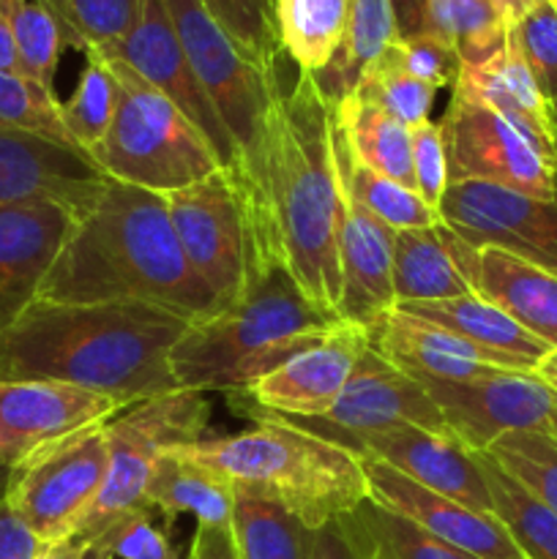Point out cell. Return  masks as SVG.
I'll use <instances>...</instances> for the list:
<instances>
[{
  "mask_svg": "<svg viewBox=\"0 0 557 559\" xmlns=\"http://www.w3.org/2000/svg\"><path fill=\"white\" fill-rule=\"evenodd\" d=\"M424 33L451 44L462 66H475L502 49L508 22L495 0H429Z\"/></svg>",
  "mask_w": 557,
  "mask_h": 559,
  "instance_id": "d6a6232c",
  "label": "cell"
},
{
  "mask_svg": "<svg viewBox=\"0 0 557 559\" xmlns=\"http://www.w3.org/2000/svg\"><path fill=\"white\" fill-rule=\"evenodd\" d=\"M208 420L211 404L205 393L186 388L145 399L109 420L104 426L109 451L107 475L76 538L93 544L118 519L134 511H151L145 495L158 459L169 448L202 440Z\"/></svg>",
  "mask_w": 557,
  "mask_h": 559,
  "instance_id": "52a82bcc",
  "label": "cell"
},
{
  "mask_svg": "<svg viewBox=\"0 0 557 559\" xmlns=\"http://www.w3.org/2000/svg\"><path fill=\"white\" fill-rule=\"evenodd\" d=\"M123 409L115 399L66 382H0V462L9 469L47 448L98 429Z\"/></svg>",
  "mask_w": 557,
  "mask_h": 559,
  "instance_id": "5bb4252c",
  "label": "cell"
},
{
  "mask_svg": "<svg viewBox=\"0 0 557 559\" xmlns=\"http://www.w3.org/2000/svg\"><path fill=\"white\" fill-rule=\"evenodd\" d=\"M366 347L369 331L342 320L320 344L284 360L246 391H235V399H240L246 413L254 415L320 418L344 391Z\"/></svg>",
  "mask_w": 557,
  "mask_h": 559,
  "instance_id": "9a60e30c",
  "label": "cell"
},
{
  "mask_svg": "<svg viewBox=\"0 0 557 559\" xmlns=\"http://www.w3.org/2000/svg\"><path fill=\"white\" fill-rule=\"evenodd\" d=\"M38 300L147 304L191 320L218 311L213 293L180 251L164 194L112 178L76 216Z\"/></svg>",
  "mask_w": 557,
  "mask_h": 559,
  "instance_id": "7a4b0ae2",
  "label": "cell"
},
{
  "mask_svg": "<svg viewBox=\"0 0 557 559\" xmlns=\"http://www.w3.org/2000/svg\"><path fill=\"white\" fill-rule=\"evenodd\" d=\"M495 3H497V9H500L502 20H506L508 27H511L513 22H517L519 16H522L524 11L535 3V0H495Z\"/></svg>",
  "mask_w": 557,
  "mask_h": 559,
  "instance_id": "11a10c76",
  "label": "cell"
},
{
  "mask_svg": "<svg viewBox=\"0 0 557 559\" xmlns=\"http://www.w3.org/2000/svg\"><path fill=\"white\" fill-rule=\"evenodd\" d=\"M358 508L311 533L309 559H377L375 538Z\"/></svg>",
  "mask_w": 557,
  "mask_h": 559,
  "instance_id": "7dc6e473",
  "label": "cell"
},
{
  "mask_svg": "<svg viewBox=\"0 0 557 559\" xmlns=\"http://www.w3.org/2000/svg\"><path fill=\"white\" fill-rule=\"evenodd\" d=\"M202 3L251 60L278 69L282 44L273 25L271 0H202Z\"/></svg>",
  "mask_w": 557,
  "mask_h": 559,
  "instance_id": "60d3db41",
  "label": "cell"
},
{
  "mask_svg": "<svg viewBox=\"0 0 557 559\" xmlns=\"http://www.w3.org/2000/svg\"><path fill=\"white\" fill-rule=\"evenodd\" d=\"M349 96H358L360 102H369L375 107L386 109L388 115L402 120L410 129V126L429 120L437 91L399 69L386 49L375 63L366 66V71L360 74L358 85H355Z\"/></svg>",
  "mask_w": 557,
  "mask_h": 559,
  "instance_id": "ab89813d",
  "label": "cell"
},
{
  "mask_svg": "<svg viewBox=\"0 0 557 559\" xmlns=\"http://www.w3.org/2000/svg\"><path fill=\"white\" fill-rule=\"evenodd\" d=\"M233 544L238 559H309L311 533L293 513L249 495H233Z\"/></svg>",
  "mask_w": 557,
  "mask_h": 559,
  "instance_id": "1f68e13d",
  "label": "cell"
},
{
  "mask_svg": "<svg viewBox=\"0 0 557 559\" xmlns=\"http://www.w3.org/2000/svg\"><path fill=\"white\" fill-rule=\"evenodd\" d=\"M102 55L123 60L134 74H140L147 85L169 98L208 140V145L216 153L222 169L235 167V145L229 140L227 129L218 120L211 98L205 96L202 85L191 71L180 38L175 33L173 20L167 14L164 0H140V14L129 36L115 49Z\"/></svg>",
  "mask_w": 557,
  "mask_h": 559,
  "instance_id": "2e32d148",
  "label": "cell"
},
{
  "mask_svg": "<svg viewBox=\"0 0 557 559\" xmlns=\"http://www.w3.org/2000/svg\"><path fill=\"white\" fill-rule=\"evenodd\" d=\"M104 559H183L164 530L153 524L151 511H134L109 524L91 544Z\"/></svg>",
  "mask_w": 557,
  "mask_h": 559,
  "instance_id": "ee69618b",
  "label": "cell"
},
{
  "mask_svg": "<svg viewBox=\"0 0 557 559\" xmlns=\"http://www.w3.org/2000/svg\"><path fill=\"white\" fill-rule=\"evenodd\" d=\"M87 551H91V544L74 535V538L55 540V544H42L33 559H85Z\"/></svg>",
  "mask_w": 557,
  "mask_h": 559,
  "instance_id": "816d5d0a",
  "label": "cell"
},
{
  "mask_svg": "<svg viewBox=\"0 0 557 559\" xmlns=\"http://www.w3.org/2000/svg\"><path fill=\"white\" fill-rule=\"evenodd\" d=\"M399 38L396 16L391 0H349L347 27L339 52L331 63L315 74L317 85L328 102H342L358 85L366 66L375 63L388 47Z\"/></svg>",
  "mask_w": 557,
  "mask_h": 559,
  "instance_id": "f1b7e54d",
  "label": "cell"
},
{
  "mask_svg": "<svg viewBox=\"0 0 557 559\" xmlns=\"http://www.w3.org/2000/svg\"><path fill=\"white\" fill-rule=\"evenodd\" d=\"M484 456L557 513V437L513 431L491 442Z\"/></svg>",
  "mask_w": 557,
  "mask_h": 559,
  "instance_id": "74e56055",
  "label": "cell"
},
{
  "mask_svg": "<svg viewBox=\"0 0 557 559\" xmlns=\"http://www.w3.org/2000/svg\"><path fill=\"white\" fill-rule=\"evenodd\" d=\"M451 91L500 112L524 134L533 136L557 164V123L552 115V104L535 85L511 33H508L502 49H497L484 63L462 66Z\"/></svg>",
  "mask_w": 557,
  "mask_h": 559,
  "instance_id": "cb8c5ba5",
  "label": "cell"
},
{
  "mask_svg": "<svg viewBox=\"0 0 557 559\" xmlns=\"http://www.w3.org/2000/svg\"><path fill=\"white\" fill-rule=\"evenodd\" d=\"M393 249H396V233L371 216L364 205H358L342 186V229H339L342 298L336 309L342 320L369 331L382 314L396 306Z\"/></svg>",
  "mask_w": 557,
  "mask_h": 559,
  "instance_id": "44dd1931",
  "label": "cell"
},
{
  "mask_svg": "<svg viewBox=\"0 0 557 559\" xmlns=\"http://www.w3.org/2000/svg\"><path fill=\"white\" fill-rule=\"evenodd\" d=\"M437 233L473 295L489 300L530 336L544 342L549 349H557L555 273L495 246H470L442 224H437Z\"/></svg>",
  "mask_w": 557,
  "mask_h": 559,
  "instance_id": "d6986e66",
  "label": "cell"
},
{
  "mask_svg": "<svg viewBox=\"0 0 557 559\" xmlns=\"http://www.w3.org/2000/svg\"><path fill=\"white\" fill-rule=\"evenodd\" d=\"M349 451L358 456L380 459L382 464L407 475L424 489L495 516L481 456L464 448L453 435H435V431L404 426V429L360 437Z\"/></svg>",
  "mask_w": 557,
  "mask_h": 559,
  "instance_id": "ffe728a7",
  "label": "cell"
},
{
  "mask_svg": "<svg viewBox=\"0 0 557 559\" xmlns=\"http://www.w3.org/2000/svg\"><path fill=\"white\" fill-rule=\"evenodd\" d=\"M377 546V559H473L413 524L399 513L386 511L366 500L358 508Z\"/></svg>",
  "mask_w": 557,
  "mask_h": 559,
  "instance_id": "7bdbcfd3",
  "label": "cell"
},
{
  "mask_svg": "<svg viewBox=\"0 0 557 559\" xmlns=\"http://www.w3.org/2000/svg\"><path fill=\"white\" fill-rule=\"evenodd\" d=\"M426 3H429V0H391L393 16H396L399 38H410L424 33Z\"/></svg>",
  "mask_w": 557,
  "mask_h": 559,
  "instance_id": "f907efd6",
  "label": "cell"
},
{
  "mask_svg": "<svg viewBox=\"0 0 557 559\" xmlns=\"http://www.w3.org/2000/svg\"><path fill=\"white\" fill-rule=\"evenodd\" d=\"M440 407L451 435L473 453L502 435L538 431L557 437V391L533 371H491L462 382L418 380Z\"/></svg>",
  "mask_w": 557,
  "mask_h": 559,
  "instance_id": "8fae6325",
  "label": "cell"
},
{
  "mask_svg": "<svg viewBox=\"0 0 557 559\" xmlns=\"http://www.w3.org/2000/svg\"><path fill=\"white\" fill-rule=\"evenodd\" d=\"M552 3H555V5H557V0H552Z\"/></svg>",
  "mask_w": 557,
  "mask_h": 559,
  "instance_id": "94428289",
  "label": "cell"
},
{
  "mask_svg": "<svg viewBox=\"0 0 557 559\" xmlns=\"http://www.w3.org/2000/svg\"><path fill=\"white\" fill-rule=\"evenodd\" d=\"M74 205L31 197L0 207V333L38 300L44 278L74 229Z\"/></svg>",
  "mask_w": 557,
  "mask_h": 559,
  "instance_id": "e0dca14e",
  "label": "cell"
},
{
  "mask_svg": "<svg viewBox=\"0 0 557 559\" xmlns=\"http://www.w3.org/2000/svg\"><path fill=\"white\" fill-rule=\"evenodd\" d=\"M360 462H364L369 500L375 506L410 519L431 538L442 540L473 559H524L497 516L478 513L462 502L424 489L407 475L382 464L380 459L360 456Z\"/></svg>",
  "mask_w": 557,
  "mask_h": 559,
  "instance_id": "ac0fdd59",
  "label": "cell"
},
{
  "mask_svg": "<svg viewBox=\"0 0 557 559\" xmlns=\"http://www.w3.org/2000/svg\"><path fill=\"white\" fill-rule=\"evenodd\" d=\"M282 52L306 74H320L339 52L349 0H271Z\"/></svg>",
  "mask_w": 557,
  "mask_h": 559,
  "instance_id": "f546056e",
  "label": "cell"
},
{
  "mask_svg": "<svg viewBox=\"0 0 557 559\" xmlns=\"http://www.w3.org/2000/svg\"><path fill=\"white\" fill-rule=\"evenodd\" d=\"M284 420L344 448H353V442L366 435L404 429V426L451 435L440 407L431 402L424 385L388 364L380 353L371 349V344L364 349L353 377L325 415Z\"/></svg>",
  "mask_w": 557,
  "mask_h": 559,
  "instance_id": "7c38bea8",
  "label": "cell"
},
{
  "mask_svg": "<svg viewBox=\"0 0 557 559\" xmlns=\"http://www.w3.org/2000/svg\"><path fill=\"white\" fill-rule=\"evenodd\" d=\"M410 142H413L415 194L429 207L440 211V202L448 189V156L440 120L435 123L429 118L418 126H410Z\"/></svg>",
  "mask_w": 557,
  "mask_h": 559,
  "instance_id": "bcb514c9",
  "label": "cell"
},
{
  "mask_svg": "<svg viewBox=\"0 0 557 559\" xmlns=\"http://www.w3.org/2000/svg\"><path fill=\"white\" fill-rule=\"evenodd\" d=\"M0 71L20 74V66H16V52H14V38H11V27H9V20H5L3 9H0Z\"/></svg>",
  "mask_w": 557,
  "mask_h": 559,
  "instance_id": "f5cc1de1",
  "label": "cell"
},
{
  "mask_svg": "<svg viewBox=\"0 0 557 559\" xmlns=\"http://www.w3.org/2000/svg\"><path fill=\"white\" fill-rule=\"evenodd\" d=\"M339 322L336 311L311 304L276 267L254 278L238 304L191 322L169 366L186 391H246L284 360L320 344Z\"/></svg>",
  "mask_w": 557,
  "mask_h": 559,
  "instance_id": "5b68a950",
  "label": "cell"
},
{
  "mask_svg": "<svg viewBox=\"0 0 557 559\" xmlns=\"http://www.w3.org/2000/svg\"><path fill=\"white\" fill-rule=\"evenodd\" d=\"M85 559H104L102 555H96V551H87V557Z\"/></svg>",
  "mask_w": 557,
  "mask_h": 559,
  "instance_id": "6f0895ef",
  "label": "cell"
},
{
  "mask_svg": "<svg viewBox=\"0 0 557 559\" xmlns=\"http://www.w3.org/2000/svg\"><path fill=\"white\" fill-rule=\"evenodd\" d=\"M145 506L162 513L169 524L180 513H189L205 527H229L233 522V491L175 448L158 459Z\"/></svg>",
  "mask_w": 557,
  "mask_h": 559,
  "instance_id": "4316f807",
  "label": "cell"
},
{
  "mask_svg": "<svg viewBox=\"0 0 557 559\" xmlns=\"http://www.w3.org/2000/svg\"><path fill=\"white\" fill-rule=\"evenodd\" d=\"M442 227L470 246H495L557 276V197L519 194L491 183H448Z\"/></svg>",
  "mask_w": 557,
  "mask_h": 559,
  "instance_id": "4fadbf2b",
  "label": "cell"
},
{
  "mask_svg": "<svg viewBox=\"0 0 557 559\" xmlns=\"http://www.w3.org/2000/svg\"><path fill=\"white\" fill-rule=\"evenodd\" d=\"M115 107H118V82L112 69L98 52H85V69L76 80L74 93L60 102V112H63L66 131L87 158L107 136Z\"/></svg>",
  "mask_w": 557,
  "mask_h": 559,
  "instance_id": "e575fe53",
  "label": "cell"
},
{
  "mask_svg": "<svg viewBox=\"0 0 557 559\" xmlns=\"http://www.w3.org/2000/svg\"><path fill=\"white\" fill-rule=\"evenodd\" d=\"M478 456L484 464L495 516L508 530L517 549L522 551L524 559H557V513L535 500L533 495H528L517 480L508 478L484 453H478Z\"/></svg>",
  "mask_w": 557,
  "mask_h": 559,
  "instance_id": "836d02e7",
  "label": "cell"
},
{
  "mask_svg": "<svg viewBox=\"0 0 557 559\" xmlns=\"http://www.w3.org/2000/svg\"><path fill=\"white\" fill-rule=\"evenodd\" d=\"M552 115H555V123H557V98L552 102Z\"/></svg>",
  "mask_w": 557,
  "mask_h": 559,
  "instance_id": "680465c9",
  "label": "cell"
},
{
  "mask_svg": "<svg viewBox=\"0 0 557 559\" xmlns=\"http://www.w3.org/2000/svg\"><path fill=\"white\" fill-rule=\"evenodd\" d=\"M58 20L66 44L80 52H109L134 27L140 0H38Z\"/></svg>",
  "mask_w": 557,
  "mask_h": 559,
  "instance_id": "d590c367",
  "label": "cell"
},
{
  "mask_svg": "<svg viewBox=\"0 0 557 559\" xmlns=\"http://www.w3.org/2000/svg\"><path fill=\"white\" fill-rule=\"evenodd\" d=\"M191 322L147 304L36 300L0 333V382H66L134 407L178 391L169 358Z\"/></svg>",
  "mask_w": 557,
  "mask_h": 559,
  "instance_id": "6da1fadb",
  "label": "cell"
},
{
  "mask_svg": "<svg viewBox=\"0 0 557 559\" xmlns=\"http://www.w3.org/2000/svg\"><path fill=\"white\" fill-rule=\"evenodd\" d=\"M513 44L546 102L557 98V5L535 0L511 27Z\"/></svg>",
  "mask_w": 557,
  "mask_h": 559,
  "instance_id": "b9f144b4",
  "label": "cell"
},
{
  "mask_svg": "<svg viewBox=\"0 0 557 559\" xmlns=\"http://www.w3.org/2000/svg\"><path fill=\"white\" fill-rule=\"evenodd\" d=\"M388 55H391L399 69L407 71L418 82L431 85L435 91L457 85L459 69H462V60H459L457 49L448 41H442V38L431 36V33L396 38L388 47Z\"/></svg>",
  "mask_w": 557,
  "mask_h": 559,
  "instance_id": "f6af8a7d",
  "label": "cell"
},
{
  "mask_svg": "<svg viewBox=\"0 0 557 559\" xmlns=\"http://www.w3.org/2000/svg\"><path fill=\"white\" fill-rule=\"evenodd\" d=\"M448 183H491L519 194L557 197V164L533 136L486 104L451 91L440 118Z\"/></svg>",
  "mask_w": 557,
  "mask_h": 559,
  "instance_id": "ba28073f",
  "label": "cell"
},
{
  "mask_svg": "<svg viewBox=\"0 0 557 559\" xmlns=\"http://www.w3.org/2000/svg\"><path fill=\"white\" fill-rule=\"evenodd\" d=\"M189 551L194 559H238L233 544V530L229 527H205V524H197Z\"/></svg>",
  "mask_w": 557,
  "mask_h": 559,
  "instance_id": "681fc988",
  "label": "cell"
},
{
  "mask_svg": "<svg viewBox=\"0 0 557 559\" xmlns=\"http://www.w3.org/2000/svg\"><path fill=\"white\" fill-rule=\"evenodd\" d=\"M333 120L355 162L415 191L413 142L402 120L375 104L360 102L358 96H347L333 104Z\"/></svg>",
  "mask_w": 557,
  "mask_h": 559,
  "instance_id": "484cf974",
  "label": "cell"
},
{
  "mask_svg": "<svg viewBox=\"0 0 557 559\" xmlns=\"http://www.w3.org/2000/svg\"><path fill=\"white\" fill-rule=\"evenodd\" d=\"M180 251L205 282L218 311L238 304L251 282L249 235L227 169L164 197Z\"/></svg>",
  "mask_w": 557,
  "mask_h": 559,
  "instance_id": "30bf717a",
  "label": "cell"
},
{
  "mask_svg": "<svg viewBox=\"0 0 557 559\" xmlns=\"http://www.w3.org/2000/svg\"><path fill=\"white\" fill-rule=\"evenodd\" d=\"M42 549V540L25 527L9 500H0V559H33Z\"/></svg>",
  "mask_w": 557,
  "mask_h": 559,
  "instance_id": "c3c4849f",
  "label": "cell"
},
{
  "mask_svg": "<svg viewBox=\"0 0 557 559\" xmlns=\"http://www.w3.org/2000/svg\"><path fill=\"white\" fill-rule=\"evenodd\" d=\"M175 451L233 495L273 502L309 530L325 527L369 500L358 453L276 415H254V426L238 435L202 437Z\"/></svg>",
  "mask_w": 557,
  "mask_h": 559,
  "instance_id": "277c9868",
  "label": "cell"
},
{
  "mask_svg": "<svg viewBox=\"0 0 557 559\" xmlns=\"http://www.w3.org/2000/svg\"><path fill=\"white\" fill-rule=\"evenodd\" d=\"M533 374H538L541 380L552 388V391H557V349H549V353L544 355V360L535 366Z\"/></svg>",
  "mask_w": 557,
  "mask_h": 559,
  "instance_id": "db71d44e",
  "label": "cell"
},
{
  "mask_svg": "<svg viewBox=\"0 0 557 559\" xmlns=\"http://www.w3.org/2000/svg\"><path fill=\"white\" fill-rule=\"evenodd\" d=\"M333 147H336L339 178H342V186L347 189V194L353 197L358 205H364L371 216H377L382 224H388L393 233H399V229L437 227V224H442L440 211L426 205L413 189H407V186L396 183V180L386 178V175L375 173V169L355 162L347 142H344L342 131H339L336 120H333Z\"/></svg>",
  "mask_w": 557,
  "mask_h": 559,
  "instance_id": "4dcf8cb0",
  "label": "cell"
},
{
  "mask_svg": "<svg viewBox=\"0 0 557 559\" xmlns=\"http://www.w3.org/2000/svg\"><path fill=\"white\" fill-rule=\"evenodd\" d=\"M183 559H194V557H191V551H189V546H186V557Z\"/></svg>",
  "mask_w": 557,
  "mask_h": 559,
  "instance_id": "91938a15",
  "label": "cell"
},
{
  "mask_svg": "<svg viewBox=\"0 0 557 559\" xmlns=\"http://www.w3.org/2000/svg\"><path fill=\"white\" fill-rule=\"evenodd\" d=\"M107 175L87 156L31 134L0 131V207L31 197H55L85 211Z\"/></svg>",
  "mask_w": 557,
  "mask_h": 559,
  "instance_id": "7402d4cb",
  "label": "cell"
},
{
  "mask_svg": "<svg viewBox=\"0 0 557 559\" xmlns=\"http://www.w3.org/2000/svg\"><path fill=\"white\" fill-rule=\"evenodd\" d=\"M102 58L118 82V107L91 162L107 178L167 197L222 169L202 131L164 93L123 60Z\"/></svg>",
  "mask_w": 557,
  "mask_h": 559,
  "instance_id": "8992f818",
  "label": "cell"
},
{
  "mask_svg": "<svg viewBox=\"0 0 557 559\" xmlns=\"http://www.w3.org/2000/svg\"><path fill=\"white\" fill-rule=\"evenodd\" d=\"M396 309L464 338L506 371H535V366L549 353L544 342L530 336L506 311L473 293L451 300L402 304Z\"/></svg>",
  "mask_w": 557,
  "mask_h": 559,
  "instance_id": "d4e9b609",
  "label": "cell"
},
{
  "mask_svg": "<svg viewBox=\"0 0 557 559\" xmlns=\"http://www.w3.org/2000/svg\"><path fill=\"white\" fill-rule=\"evenodd\" d=\"M0 131L31 134L80 153L66 131L60 98L22 74L0 71ZM85 156V153H82Z\"/></svg>",
  "mask_w": 557,
  "mask_h": 559,
  "instance_id": "f35d334b",
  "label": "cell"
},
{
  "mask_svg": "<svg viewBox=\"0 0 557 559\" xmlns=\"http://www.w3.org/2000/svg\"><path fill=\"white\" fill-rule=\"evenodd\" d=\"M0 9L9 20L20 74L55 91L60 52L69 47L58 20L38 0H0Z\"/></svg>",
  "mask_w": 557,
  "mask_h": 559,
  "instance_id": "8d00e7d4",
  "label": "cell"
},
{
  "mask_svg": "<svg viewBox=\"0 0 557 559\" xmlns=\"http://www.w3.org/2000/svg\"><path fill=\"white\" fill-rule=\"evenodd\" d=\"M9 480H11V469L0 462V500L5 497V489H9Z\"/></svg>",
  "mask_w": 557,
  "mask_h": 559,
  "instance_id": "9f6ffc18",
  "label": "cell"
},
{
  "mask_svg": "<svg viewBox=\"0 0 557 559\" xmlns=\"http://www.w3.org/2000/svg\"><path fill=\"white\" fill-rule=\"evenodd\" d=\"M271 213L278 267L311 304L336 311L342 180L333 147V102L306 71L284 91L273 123Z\"/></svg>",
  "mask_w": 557,
  "mask_h": 559,
  "instance_id": "3957f363",
  "label": "cell"
},
{
  "mask_svg": "<svg viewBox=\"0 0 557 559\" xmlns=\"http://www.w3.org/2000/svg\"><path fill=\"white\" fill-rule=\"evenodd\" d=\"M104 426L80 431L11 469L5 500L42 544L74 538L91 513L109 462Z\"/></svg>",
  "mask_w": 557,
  "mask_h": 559,
  "instance_id": "9c48e42d",
  "label": "cell"
},
{
  "mask_svg": "<svg viewBox=\"0 0 557 559\" xmlns=\"http://www.w3.org/2000/svg\"><path fill=\"white\" fill-rule=\"evenodd\" d=\"M437 227L399 229L393 249V298L402 304L451 300L470 295Z\"/></svg>",
  "mask_w": 557,
  "mask_h": 559,
  "instance_id": "83f0119b",
  "label": "cell"
},
{
  "mask_svg": "<svg viewBox=\"0 0 557 559\" xmlns=\"http://www.w3.org/2000/svg\"><path fill=\"white\" fill-rule=\"evenodd\" d=\"M369 344L413 380L462 382L491 371H506L470 342L431 322L404 314L396 306L369 328Z\"/></svg>",
  "mask_w": 557,
  "mask_h": 559,
  "instance_id": "603a6c76",
  "label": "cell"
}]
</instances>
